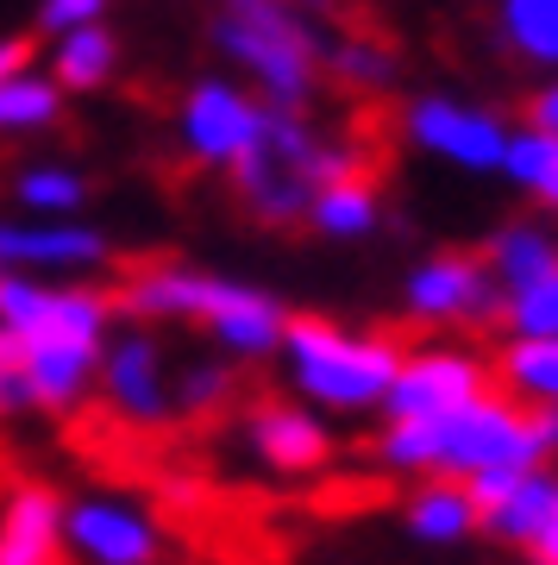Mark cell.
Masks as SVG:
<instances>
[{"label":"cell","mask_w":558,"mask_h":565,"mask_svg":"<svg viewBox=\"0 0 558 565\" xmlns=\"http://www.w3.org/2000/svg\"><path fill=\"white\" fill-rule=\"evenodd\" d=\"M114 289L95 282L0 277V327L20 340L39 415H76L95 396L100 352L114 340Z\"/></svg>","instance_id":"cell-1"},{"label":"cell","mask_w":558,"mask_h":565,"mask_svg":"<svg viewBox=\"0 0 558 565\" xmlns=\"http://www.w3.org/2000/svg\"><path fill=\"white\" fill-rule=\"evenodd\" d=\"M546 452H558V415L521 408L515 396H477L446 422H383L377 459L389 471L427 478V484H471L496 471H539Z\"/></svg>","instance_id":"cell-2"},{"label":"cell","mask_w":558,"mask_h":565,"mask_svg":"<svg viewBox=\"0 0 558 565\" xmlns=\"http://www.w3.org/2000/svg\"><path fill=\"white\" fill-rule=\"evenodd\" d=\"M333 182H371V151L364 145H326L314 139V126L301 114L264 107L258 145L233 163V195L245 202V214L264 226H296L308 221L320 189Z\"/></svg>","instance_id":"cell-3"},{"label":"cell","mask_w":558,"mask_h":565,"mask_svg":"<svg viewBox=\"0 0 558 565\" xmlns=\"http://www.w3.org/2000/svg\"><path fill=\"white\" fill-rule=\"evenodd\" d=\"M277 359L282 384L296 390L301 408H314V415H383L408 352L383 333H352V327L320 321V315H289Z\"/></svg>","instance_id":"cell-4"},{"label":"cell","mask_w":558,"mask_h":565,"mask_svg":"<svg viewBox=\"0 0 558 565\" xmlns=\"http://www.w3.org/2000/svg\"><path fill=\"white\" fill-rule=\"evenodd\" d=\"M214 39H219L226 57H239L245 70L264 82L270 107H282V114H301V102L314 95L320 63H326L314 32H308L282 0H226Z\"/></svg>","instance_id":"cell-5"},{"label":"cell","mask_w":558,"mask_h":565,"mask_svg":"<svg viewBox=\"0 0 558 565\" xmlns=\"http://www.w3.org/2000/svg\"><path fill=\"white\" fill-rule=\"evenodd\" d=\"M63 553L69 565H163L170 527L120 490H76L63 497Z\"/></svg>","instance_id":"cell-6"},{"label":"cell","mask_w":558,"mask_h":565,"mask_svg":"<svg viewBox=\"0 0 558 565\" xmlns=\"http://www.w3.org/2000/svg\"><path fill=\"white\" fill-rule=\"evenodd\" d=\"M95 396L114 408L126 427L176 422V371H170V359H163L158 327H120V333L107 340Z\"/></svg>","instance_id":"cell-7"},{"label":"cell","mask_w":558,"mask_h":565,"mask_svg":"<svg viewBox=\"0 0 558 565\" xmlns=\"http://www.w3.org/2000/svg\"><path fill=\"white\" fill-rule=\"evenodd\" d=\"M226 296H233V277L151 258V264H132L120 277L114 308H120V321H132V327H201V333H207V321L226 308Z\"/></svg>","instance_id":"cell-8"},{"label":"cell","mask_w":558,"mask_h":565,"mask_svg":"<svg viewBox=\"0 0 558 565\" xmlns=\"http://www.w3.org/2000/svg\"><path fill=\"white\" fill-rule=\"evenodd\" d=\"M477 396H490V364L483 359L452 352V345L408 352L396 371V390L383 403V422H446V415L471 408Z\"/></svg>","instance_id":"cell-9"},{"label":"cell","mask_w":558,"mask_h":565,"mask_svg":"<svg viewBox=\"0 0 558 565\" xmlns=\"http://www.w3.org/2000/svg\"><path fill=\"white\" fill-rule=\"evenodd\" d=\"M114 264V245L107 233L82 221H0V277H63V282H82V277H100Z\"/></svg>","instance_id":"cell-10"},{"label":"cell","mask_w":558,"mask_h":565,"mask_svg":"<svg viewBox=\"0 0 558 565\" xmlns=\"http://www.w3.org/2000/svg\"><path fill=\"white\" fill-rule=\"evenodd\" d=\"M502 308H508V296H502L496 270L464 252H439L408 277V315L427 327H477L496 321Z\"/></svg>","instance_id":"cell-11"},{"label":"cell","mask_w":558,"mask_h":565,"mask_svg":"<svg viewBox=\"0 0 558 565\" xmlns=\"http://www.w3.org/2000/svg\"><path fill=\"white\" fill-rule=\"evenodd\" d=\"M471 503L483 515V534L502 546H527L539 553L546 534L558 527V471H496V478H471Z\"/></svg>","instance_id":"cell-12"},{"label":"cell","mask_w":558,"mask_h":565,"mask_svg":"<svg viewBox=\"0 0 558 565\" xmlns=\"http://www.w3.org/2000/svg\"><path fill=\"white\" fill-rule=\"evenodd\" d=\"M176 126H182V151L195 163H207V170H233V163L258 145L264 132V107L251 102V95H239V88H226V82H201V88H189L176 107Z\"/></svg>","instance_id":"cell-13"},{"label":"cell","mask_w":558,"mask_h":565,"mask_svg":"<svg viewBox=\"0 0 558 565\" xmlns=\"http://www.w3.org/2000/svg\"><path fill=\"white\" fill-rule=\"evenodd\" d=\"M245 446L251 459L270 465L277 478H314L333 459V434L314 408L301 403H251L245 408Z\"/></svg>","instance_id":"cell-14"},{"label":"cell","mask_w":558,"mask_h":565,"mask_svg":"<svg viewBox=\"0 0 558 565\" xmlns=\"http://www.w3.org/2000/svg\"><path fill=\"white\" fill-rule=\"evenodd\" d=\"M408 139L464 163V170H502V151H508V132L490 114H471L459 102H415L408 107Z\"/></svg>","instance_id":"cell-15"},{"label":"cell","mask_w":558,"mask_h":565,"mask_svg":"<svg viewBox=\"0 0 558 565\" xmlns=\"http://www.w3.org/2000/svg\"><path fill=\"white\" fill-rule=\"evenodd\" d=\"M0 565H69L63 497L51 484H13L0 497Z\"/></svg>","instance_id":"cell-16"},{"label":"cell","mask_w":558,"mask_h":565,"mask_svg":"<svg viewBox=\"0 0 558 565\" xmlns=\"http://www.w3.org/2000/svg\"><path fill=\"white\" fill-rule=\"evenodd\" d=\"M282 333H289V308L277 296H264L251 282H233V296L207 321V340L239 364H258V359H277L282 352Z\"/></svg>","instance_id":"cell-17"},{"label":"cell","mask_w":558,"mask_h":565,"mask_svg":"<svg viewBox=\"0 0 558 565\" xmlns=\"http://www.w3.org/2000/svg\"><path fill=\"white\" fill-rule=\"evenodd\" d=\"M490 270H496L502 296H527V289H539V282L558 277V239L534 221L502 226L496 245H490Z\"/></svg>","instance_id":"cell-18"},{"label":"cell","mask_w":558,"mask_h":565,"mask_svg":"<svg viewBox=\"0 0 558 565\" xmlns=\"http://www.w3.org/2000/svg\"><path fill=\"white\" fill-rule=\"evenodd\" d=\"M408 534L427 546H459L471 541V534H483V515L477 503H471V490L464 484H420L415 497H408Z\"/></svg>","instance_id":"cell-19"},{"label":"cell","mask_w":558,"mask_h":565,"mask_svg":"<svg viewBox=\"0 0 558 565\" xmlns=\"http://www.w3.org/2000/svg\"><path fill=\"white\" fill-rule=\"evenodd\" d=\"M496 384L521 408L558 415V340H508V352L496 359Z\"/></svg>","instance_id":"cell-20"},{"label":"cell","mask_w":558,"mask_h":565,"mask_svg":"<svg viewBox=\"0 0 558 565\" xmlns=\"http://www.w3.org/2000/svg\"><path fill=\"white\" fill-rule=\"evenodd\" d=\"M114 63H120V44H114V32H100V25H82V32H69L63 39V51L51 57V82L57 88H107L114 82Z\"/></svg>","instance_id":"cell-21"},{"label":"cell","mask_w":558,"mask_h":565,"mask_svg":"<svg viewBox=\"0 0 558 565\" xmlns=\"http://www.w3.org/2000/svg\"><path fill=\"white\" fill-rule=\"evenodd\" d=\"M308 226L326 233V239H364L377 226V189L371 182H333V189H320L314 207H308Z\"/></svg>","instance_id":"cell-22"},{"label":"cell","mask_w":558,"mask_h":565,"mask_svg":"<svg viewBox=\"0 0 558 565\" xmlns=\"http://www.w3.org/2000/svg\"><path fill=\"white\" fill-rule=\"evenodd\" d=\"M63 120V88L51 76H13L0 82V132H44Z\"/></svg>","instance_id":"cell-23"},{"label":"cell","mask_w":558,"mask_h":565,"mask_svg":"<svg viewBox=\"0 0 558 565\" xmlns=\"http://www.w3.org/2000/svg\"><path fill=\"white\" fill-rule=\"evenodd\" d=\"M7 189H13V202H20L25 214H44V221H69V214L88 202V182H82L76 170H57V163H44V170H20Z\"/></svg>","instance_id":"cell-24"},{"label":"cell","mask_w":558,"mask_h":565,"mask_svg":"<svg viewBox=\"0 0 558 565\" xmlns=\"http://www.w3.org/2000/svg\"><path fill=\"white\" fill-rule=\"evenodd\" d=\"M502 32L521 57L558 63V0H508L502 7Z\"/></svg>","instance_id":"cell-25"},{"label":"cell","mask_w":558,"mask_h":565,"mask_svg":"<svg viewBox=\"0 0 558 565\" xmlns=\"http://www.w3.org/2000/svg\"><path fill=\"white\" fill-rule=\"evenodd\" d=\"M233 384L239 371L233 359H195L176 371V415H214V408L233 403Z\"/></svg>","instance_id":"cell-26"},{"label":"cell","mask_w":558,"mask_h":565,"mask_svg":"<svg viewBox=\"0 0 558 565\" xmlns=\"http://www.w3.org/2000/svg\"><path fill=\"white\" fill-rule=\"evenodd\" d=\"M326 70H333V82H345V88H358V95H371V88H389V76H396V57H389V44L377 39H345L326 51Z\"/></svg>","instance_id":"cell-27"},{"label":"cell","mask_w":558,"mask_h":565,"mask_svg":"<svg viewBox=\"0 0 558 565\" xmlns=\"http://www.w3.org/2000/svg\"><path fill=\"white\" fill-rule=\"evenodd\" d=\"M502 170L521 182V189H534V195H546L552 189V177H558V139L552 132H515L508 139V151H502Z\"/></svg>","instance_id":"cell-28"},{"label":"cell","mask_w":558,"mask_h":565,"mask_svg":"<svg viewBox=\"0 0 558 565\" xmlns=\"http://www.w3.org/2000/svg\"><path fill=\"white\" fill-rule=\"evenodd\" d=\"M502 321H508L515 340H558V277L527 289V296H508Z\"/></svg>","instance_id":"cell-29"},{"label":"cell","mask_w":558,"mask_h":565,"mask_svg":"<svg viewBox=\"0 0 558 565\" xmlns=\"http://www.w3.org/2000/svg\"><path fill=\"white\" fill-rule=\"evenodd\" d=\"M20 415H39V403H32V377H25L20 340L0 327V422H20Z\"/></svg>","instance_id":"cell-30"},{"label":"cell","mask_w":558,"mask_h":565,"mask_svg":"<svg viewBox=\"0 0 558 565\" xmlns=\"http://www.w3.org/2000/svg\"><path fill=\"white\" fill-rule=\"evenodd\" d=\"M107 0H44V32H63V25H95V13Z\"/></svg>","instance_id":"cell-31"},{"label":"cell","mask_w":558,"mask_h":565,"mask_svg":"<svg viewBox=\"0 0 558 565\" xmlns=\"http://www.w3.org/2000/svg\"><path fill=\"white\" fill-rule=\"evenodd\" d=\"M32 51H39L32 39H0V82L25 76V63H32Z\"/></svg>","instance_id":"cell-32"},{"label":"cell","mask_w":558,"mask_h":565,"mask_svg":"<svg viewBox=\"0 0 558 565\" xmlns=\"http://www.w3.org/2000/svg\"><path fill=\"white\" fill-rule=\"evenodd\" d=\"M527 126H534V132H552V139H558V88H546V95L534 102V114H527Z\"/></svg>","instance_id":"cell-33"},{"label":"cell","mask_w":558,"mask_h":565,"mask_svg":"<svg viewBox=\"0 0 558 565\" xmlns=\"http://www.w3.org/2000/svg\"><path fill=\"white\" fill-rule=\"evenodd\" d=\"M539 565H558V527L546 534V546H539Z\"/></svg>","instance_id":"cell-34"},{"label":"cell","mask_w":558,"mask_h":565,"mask_svg":"<svg viewBox=\"0 0 558 565\" xmlns=\"http://www.w3.org/2000/svg\"><path fill=\"white\" fill-rule=\"evenodd\" d=\"M296 7H326V13H340V0H296Z\"/></svg>","instance_id":"cell-35"},{"label":"cell","mask_w":558,"mask_h":565,"mask_svg":"<svg viewBox=\"0 0 558 565\" xmlns=\"http://www.w3.org/2000/svg\"><path fill=\"white\" fill-rule=\"evenodd\" d=\"M539 202H552V207H558V177H552V189H546V195H539Z\"/></svg>","instance_id":"cell-36"}]
</instances>
